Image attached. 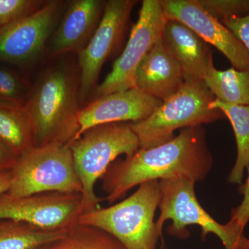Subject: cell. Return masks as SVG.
<instances>
[{
  "label": "cell",
  "instance_id": "cell-7",
  "mask_svg": "<svg viewBox=\"0 0 249 249\" xmlns=\"http://www.w3.org/2000/svg\"><path fill=\"white\" fill-rule=\"evenodd\" d=\"M43 193L82 195L83 188L68 145L33 147L16 160L8 194L25 196Z\"/></svg>",
  "mask_w": 249,
  "mask_h": 249
},
{
  "label": "cell",
  "instance_id": "cell-6",
  "mask_svg": "<svg viewBox=\"0 0 249 249\" xmlns=\"http://www.w3.org/2000/svg\"><path fill=\"white\" fill-rule=\"evenodd\" d=\"M195 181L188 178L164 179L160 181V217L156 222L162 233L165 221L171 220L168 229L170 235L185 238L189 233L187 226L201 227L205 238L209 233L214 234L222 241L225 249H249V239L235 222H217L199 204L195 191Z\"/></svg>",
  "mask_w": 249,
  "mask_h": 249
},
{
  "label": "cell",
  "instance_id": "cell-10",
  "mask_svg": "<svg viewBox=\"0 0 249 249\" xmlns=\"http://www.w3.org/2000/svg\"><path fill=\"white\" fill-rule=\"evenodd\" d=\"M82 214L80 193H43L14 196H0V220L12 219L27 223L49 231H68Z\"/></svg>",
  "mask_w": 249,
  "mask_h": 249
},
{
  "label": "cell",
  "instance_id": "cell-11",
  "mask_svg": "<svg viewBox=\"0 0 249 249\" xmlns=\"http://www.w3.org/2000/svg\"><path fill=\"white\" fill-rule=\"evenodd\" d=\"M137 2L134 0L106 1L102 18L94 34L84 48L77 53L80 105L97 88L101 69L121 42Z\"/></svg>",
  "mask_w": 249,
  "mask_h": 249
},
{
  "label": "cell",
  "instance_id": "cell-26",
  "mask_svg": "<svg viewBox=\"0 0 249 249\" xmlns=\"http://www.w3.org/2000/svg\"><path fill=\"white\" fill-rule=\"evenodd\" d=\"M247 170H249L248 178L242 188L243 199L237 208L232 210L231 219V220L244 230L249 222V166Z\"/></svg>",
  "mask_w": 249,
  "mask_h": 249
},
{
  "label": "cell",
  "instance_id": "cell-25",
  "mask_svg": "<svg viewBox=\"0 0 249 249\" xmlns=\"http://www.w3.org/2000/svg\"><path fill=\"white\" fill-rule=\"evenodd\" d=\"M222 23L233 33L249 53V13L243 17L229 18Z\"/></svg>",
  "mask_w": 249,
  "mask_h": 249
},
{
  "label": "cell",
  "instance_id": "cell-3",
  "mask_svg": "<svg viewBox=\"0 0 249 249\" xmlns=\"http://www.w3.org/2000/svg\"><path fill=\"white\" fill-rule=\"evenodd\" d=\"M82 188V214L98 209L101 199L95 186L109 165L121 155L139 150L138 137L130 123H112L91 127L68 145ZM81 214V215H82Z\"/></svg>",
  "mask_w": 249,
  "mask_h": 249
},
{
  "label": "cell",
  "instance_id": "cell-21",
  "mask_svg": "<svg viewBox=\"0 0 249 249\" xmlns=\"http://www.w3.org/2000/svg\"><path fill=\"white\" fill-rule=\"evenodd\" d=\"M42 249H125L107 232L77 223L66 235Z\"/></svg>",
  "mask_w": 249,
  "mask_h": 249
},
{
  "label": "cell",
  "instance_id": "cell-9",
  "mask_svg": "<svg viewBox=\"0 0 249 249\" xmlns=\"http://www.w3.org/2000/svg\"><path fill=\"white\" fill-rule=\"evenodd\" d=\"M165 22L160 0L142 1L138 20L131 30L127 45L114 62L110 73L95 90L96 98L136 88L137 69L161 38Z\"/></svg>",
  "mask_w": 249,
  "mask_h": 249
},
{
  "label": "cell",
  "instance_id": "cell-15",
  "mask_svg": "<svg viewBox=\"0 0 249 249\" xmlns=\"http://www.w3.org/2000/svg\"><path fill=\"white\" fill-rule=\"evenodd\" d=\"M184 81L182 68L168 52L161 37L139 65L136 88L163 102L176 93Z\"/></svg>",
  "mask_w": 249,
  "mask_h": 249
},
{
  "label": "cell",
  "instance_id": "cell-27",
  "mask_svg": "<svg viewBox=\"0 0 249 249\" xmlns=\"http://www.w3.org/2000/svg\"><path fill=\"white\" fill-rule=\"evenodd\" d=\"M16 160L17 158L0 143V173L12 170Z\"/></svg>",
  "mask_w": 249,
  "mask_h": 249
},
{
  "label": "cell",
  "instance_id": "cell-13",
  "mask_svg": "<svg viewBox=\"0 0 249 249\" xmlns=\"http://www.w3.org/2000/svg\"><path fill=\"white\" fill-rule=\"evenodd\" d=\"M161 103L137 88L96 98L80 108L78 114L79 130L72 142L88 129L99 124L144 120Z\"/></svg>",
  "mask_w": 249,
  "mask_h": 249
},
{
  "label": "cell",
  "instance_id": "cell-24",
  "mask_svg": "<svg viewBox=\"0 0 249 249\" xmlns=\"http://www.w3.org/2000/svg\"><path fill=\"white\" fill-rule=\"evenodd\" d=\"M42 0H0V29L32 14L43 6Z\"/></svg>",
  "mask_w": 249,
  "mask_h": 249
},
{
  "label": "cell",
  "instance_id": "cell-29",
  "mask_svg": "<svg viewBox=\"0 0 249 249\" xmlns=\"http://www.w3.org/2000/svg\"><path fill=\"white\" fill-rule=\"evenodd\" d=\"M166 249V248H164V249Z\"/></svg>",
  "mask_w": 249,
  "mask_h": 249
},
{
  "label": "cell",
  "instance_id": "cell-1",
  "mask_svg": "<svg viewBox=\"0 0 249 249\" xmlns=\"http://www.w3.org/2000/svg\"><path fill=\"white\" fill-rule=\"evenodd\" d=\"M212 166L204 127H186L170 142L139 148L133 155L113 162L101 178L105 199L113 204L134 187L155 180L188 178L199 182Z\"/></svg>",
  "mask_w": 249,
  "mask_h": 249
},
{
  "label": "cell",
  "instance_id": "cell-20",
  "mask_svg": "<svg viewBox=\"0 0 249 249\" xmlns=\"http://www.w3.org/2000/svg\"><path fill=\"white\" fill-rule=\"evenodd\" d=\"M68 231H49L27 223L1 219L0 249H42L63 238Z\"/></svg>",
  "mask_w": 249,
  "mask_h": 249
},
{
  "label": "cell",
  "instance_id": "cell-18",
  "mask_svg": "<svg viewBox=\"0 0 249 249\" xmlns=\"http://www.w3.org/2000/svg\"><path fill=\"white\" fill-rule=\"evenodd\" d=\"M210 108L222 111L231 124L237 143V159L229 174V181L241 184L249 166V106L228 104L214 98Z\"/></svg>",
  "mask_w": 249,
  "mask_h": 249
},
{
  "label": "cell",
  "instance_id": "cell-5",
  "mask_svg": "<svg viewBox=\"0 0 249 249\" xmlns=\"http://www.w3.org/2000/svg\"><path fill=\"white\" fill-rule=\"evenodd\" d=\"M214 96L204 81H186L163 101L147 119L130 123L138 137L139 148H151L170 142L178 129L202 125L222 118L219 109L210 108Z\"/></svg>",
  "mask_w": 249,
  "mask_h": 249
},
{
  "label": "cell",
  "instance_id": "cell-8",
  "mask_svg": "<svg viewBox=\"0 0 249 249\" xmlns=\"http://www.w3.org/2000/svg\"><path fill=\"white\" fill-rule=\"evenodd\" d=\"M66 4L62 0L47 1L32 14L0 29V62L26 68L37 62L45 53Z\"/></svg>",
  "mask_w": 249,
  "mask_h": 249
},
{
  "label": "cell",
  "instance_id": "cell-16",
  "mask_svg": "<svg viewBox=\"0 0 249 249\" xmlns=\"http://www.w3.org/2000/svg\"><path fill=\"white\" fill-rule=\"evenodd\" d=\"M162 40L182 68L186 81H203L213 61L211 49L196 33L175 19H167Z\"/></svg>",
  "mask_w": 249,
  "mask_h": 249
},
{
  "label": "cell",
  "instance_id": "cell-19",
  "mask_svg": "<svg viewBox=\"0 0 249 249\" xmlns=\"http://www.w3.org/2000/svg\"><path fill=\"white\" fill-rule=\"evenodd\" d=\"M203 81L219 101L228 104L249 106V70L241 71L232 67L220 71L213 62Z\"/></svg>",
  "mask_w": 249,
  "mask_h": 249
},
{
  "label": "cell",
  "instance_id": "cell-14",
  "mask_svg": "<svg viewBox=\"0 0 249 249\" xmlns=\"http://www.w3.org/2000/svg\"><path fill=\"white\" fill-rule=\"evenodd\" d=\"M105 5L106 1L101 0L67 1L45 53L50 58H57L78 53L84 48L101 22Z\"/></svg>",
  "mask_w": 249,
  "mask_h": 249
},
{
  "label": "cell",
  "instance_id": "cell-4",
  "mask_svg": "<svg viewBox=\"0 0 249 249\" xmlns=\"http://www.w3.org/2000/svg\"><path fill=\"white\" fill-rule=\"evenodd\" d=\"M121 202L80 215L78 223L98 228L125 249H157L161 232L155 222L160 199V181H147Z\"/></svg>",
  "mask_w": 249,
  "mask_h": 249
},
{
  "label": "cell",
  "instance_id": "cell-17",
  "mask_svg": "<svg viewBox=\"0 0 249 249\" xmlns=\"http://www.w3.org/2000/svg\"><path fill=\"white\" fill-rule=\"evenodd\" d=\"M0 143L17 159L35 147L34 127L25 107L0 103Z\"/></svg>",
  "mask_w": 249,
  "mask_h": 249
},
{
  "label": "cell",
  "instance_id": "cell-23",
  "mask_svg": "<svg viewBox=\"0 0 249 249\" xmlns=\"http://www.w3.org/2000/svg\"><path fill=\"white\" fill-rule=\"evenodd\" d=\"M210 15L221 22L243 17L249 13V0H196Z\"/></svg>",
  "mask_w": 249,
  "mask_h": 249
},
{
  "label": "cell",
  "instance_id": "cell-28",
  "mask_svg": "<svg viewBox=\"0 0 249 249\" xmlns=\"http://www.w3.org/2000/svg\"><path fill=\"white\" fill-rule=\"evenodd\" d=\"M11 181V170L0 173V196L9 191Z\"/></svg>",
  "mask_w": 249,
  "mask_h": 249
},
{
  "label": "cell",
  "instance_id": "cell-12",
  "mask_svg": "<svg viewBox=\"0 0 249 249\" xmlns=\"http://www.w3.org/2000/svg\"><path fill=\"white\" fill-rule=\"evenodd\" d=\"M160 3L167 19L178 20L189 27L222 52L236 70H249V53L245 45L196 0H160Z\"/></svg>",
  "mask_w": 249,
  "mask_h": 249
},
{
  "label": "cell",
  "instance_id": "cell-2",
  "mask_svg": "<svg viewBox=\"0 0 249 249\" xmlns=\"http://www.w3.org/2000/svg\"><path fill=\"white\" fill-rule=\"evenodd\" d=\"M59 58L36 78L24 106L34 127L35 147L68 145L79 130V70L70 59Z\"/></svg>",
  "mask_w": 249,
  "mask_h": 249
},
{
  "label": "cell",
  "instance_id": "cell-22",
  "mask_svg": "<svg viewBox=\"0 0 249 249\" xmlns=\"http://www.w3.org/2000/svg\"><path fill=\"white\" fill-rule=\"evenodd\" d=\"M31 85L14 67L0 62V103L24 107Z\"/></svg>",
  "mask_w": 249,
  "mask_h": 249
}]
</instances>
